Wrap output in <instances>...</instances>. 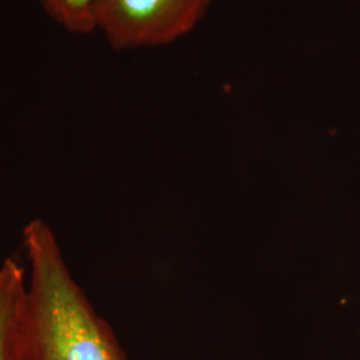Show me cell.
Segmentation results:
<instances>
[{"label":"cell","mask_w":360,"mask_h":360,"mask_svg":"<svg viewBox=\"0 0 360 360\" xmlns=\"http://www.w3.org/2000/svg\"><path fill=\"white\" fill-rule=\"evenodd\" d=\"M22 236L30 264L26 360H127L68 270L51 227L32 219Z\"/></svg>","instance_id":"cell-1"},{"label":"cell","mask_w":360,"mask_h":360,"mask_svg":"<svg viewBox=\"0 0 360 360\" xmlns=\"http://www.w3.org/2000/svg\"><path fill=\"white\" fill-rule=\"evenodd\" d=\"M214 0H96L95 31L116 51L153 49L184 38Z\"/></svg>","instance_id":"cell-2"},{"label":"cell","mask_w":360,"mask_h":360,"mask_svg":"<svg viewBox=\"0 0 360 360\" xmlns=\"http://www.w3.org/2000/svg\"><path fill=\"white\" fill-rule=\"evenodd\" d=\"M26 271L13 259L0 264V360H26Z\"/></svg>","instance_id":"cell-3"},{"label":"cell","mask_w":360,"mask_h":360,"mask_svg":"<svg viewBox=\"0 0 360 360\" xmlns=\"http://www.w3.org/2000/svg\"><path fill=\"white\" fill-rule=\"evenodd\" d=\"M56 26L72 35L95 32L96 0H35Z\"/></svg>","instance_id":"cell-4"}]
</instances>
